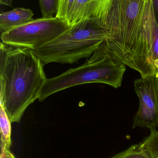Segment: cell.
<instances>
[{"mask_svg": "<svg viewBox=\"0 0 158 158\" xmlns=\"http://www.w3.org/2000/svg\"><path fill=\"white\" fill-rule=\"evenodd\" d=\"M146 0H113L107 31L109 39L100 47L107 56L139 72L142 77H158L155 37L144 22Z\"/></svg>", "mask_w": 158, "mask_h": 158, "instance_id": "obj_1", "label": "cell"}, {"mask_svg": "<svg viewBox=\"0 0 158 158\" xmlns=\"http://www.w3.org/2000/svg\"><path fill=\"white\" fill-rule=\"evenodd\" d=\"M43 63L32 50L0 44V104L11 123H19L27 108L39 98L47 80Z\"/></svg>", "mask_w": 158, "mask_h": 158, "instance_id": "obj_2", "label": "cell"}, {"mask_svg": "<svg viewBox=\"0 0 158 158\" xmlns=\"http://www.w3.org/2000/svg\"><path fill=\"white\" fill-rule=\"evenodd\" d=\"M109 38L106 30L89 20H81L71 25L53 40L32 52L44 64H75L92 56Z\"/></svg>", "mask_w": 158, "mask_h": 158, "instance_id": "obj_3", "label": "cell"}, {"mask_svg": "<svg viewBox=\"0 0 158 158\" xmlns=\"http://www.w3.org/2000/svg\"><path fill=\"white\" fill-rule=\"evenodd\" d=\"M126 69V65L112 60L99 47L82 65L47 79L38 100L42 102L51 95L84 84L99 83L119 88Z\"/></svg>", "mask_w": 158, "mask_h": 158, "instance_id": "obj_4", "label": "cell"}, {"mask_svg": "<svg viewBox=\"0 0 158 158\" xmlns=\"http://www.w3.org/2000/svg\"><path fill=\"white\" fill-rule=\"evenodd\" d=\"M70 27L56 17L41 18L2 33L1 40L7 45L34 51L56 39Z\"/></svg>", "mask_w": 158, "mask_h": 158, "instance_id": "obj_5", "label": "cell"}, {"mask_svg": "<svg viewBox=\"0 0 158 158\" xmlns=\"http://www.w3.org/2000/svg\"><path fill=\"white\" fill-rule=\"evenodd\" d=\"M134 85L139 102L134 118V128H158V77H141L134 81Z\"/></svg>", "mask_w": 158, "mask_h": 158, "instance_id": "obj_6", "label": "cell"}, {"mask_svg": "<svg viewBox=\"0 0 158 158\" xmlns=\"http://www.w3.org/2000/svg\"><path fill=\"white\" fill-rule=\"evenodd\" d=\"M113 2V0H76L69 25L88 20L107 30L108 18Z\"/></svg>", "mask_w": 158, "mask_h": 158, "instance_id": "obj_7", "label": "cell"}, {"mask_svg": "<svg viewBox=\"0 0 158 158\" xmlns=\"http://www.w3.org/2000/svg\"><path fill=\"white\" fill-rule=\"evenodd\" d=\"M33 13L31 9L18 7L0 14L1 34L24 25L32 19Z\"/></svg>", "mask_w": 158, "mask_h": 158, "instance_id": "obj_8", "label": "cell"}, {"mask_svg": "<svg viewBox=\"0 0 158 158\" xmlns=\"http://www.w3.org/2000/svg\"><path fill=\"white\" fill-rule=\"evenodd\" d=\"M11 122L4 107L0 104V131L2 149H9L11 145Z\"/></svg>", "mask_w": 158, "mask_h": 158, "instance_id": "obj_9", "label": "cell"}, {"mask_svg": "<svg viewBox=\"0 0 158 158\" xmlns=\"http://www.w3.org/2000/svg\"><path fill=\"white\" fill-rule=\"evenodd\" d=\"M59 0H39L43 18H53L57 14Z\"/></svg>", "mask_w": 158, "mask_h": 158, "instance_id": "obj_10", "label": "cell"}, {"mask_svg": "<svg viewBox=\"0 0 158 158\" xmlns=\"http://www.w3.org/2000/svg\"><path fill=\"white\" fill-rule=\"evenodd\" d=\"M109 158H150L142 149L140 144L131 146L129 148Z\"/></svg>", "mask_w": 158, "mask_h": 158, "instance_id": "obj_11", "label": "cell"}, {"mask_svg": "<svg viewBox=\"0 0 158 158\" xmlns=\"http://www.w3.org/2000/svg\"><path fill=\"white\" fill-rule=\"evenodd\" d=\"M75 1L76 0H59L58 11L56 17L69 25L70 17Z\"/></svg>", "mask_w": 158, "mask_h": 158, "instance_id": "obj_12", "label": "cell"}, {"mask_svg": "<svg viewBox=\"0 0 158 158\" xmlns=\"http://www.w3.org/2000/svg\"><path fill=\"white\" fill-rule=\"evenodd\" d=\"M152 3L154 18L158 26V0H152Z\"/></svg>", "mask_w": 158, "mask_h": 158, "instance_id": "obj_13", "label": "cell"}, {"mask_svg": "<svg viewBox=\"0 0 158 158\" xmlns=\"http://www.w3.org/2000/svg\"><path fill=\"white\" fill-rule=\"evenodd\" d=\"M1 158H16L9 149H2Z\"/></svg>", "mask_w": 158, "mask_h": 158, "instance_id": "obj_14", "label": "cell"}, {"mask_svg": "<svg viewBox=\"0 0 158 158\" xmlns=\"http://www.w3.org/2000/svg\"><path fill=\"white\" fill-rule=\"evenodd\" d=\"M12 1L13 0H0L1 5L12 6Z\"/></svg>", "mask_w": 158, "mask_h": 158, "instance_id": "obj_15", "label": "cell"}, {"mask_svg": "<svg viewBox=\"0 0 158 158\" xmlns=\"http://www.w3.org/2000/svg\"><path fill=\"white\" fill-rule=\"evenodd\" d=\"M154 65L155 67L156 68L158 69V59L154 61Z\"/></svg>", "mask_w": 158, "mask_h": 158, "instance_id": "obj_16", "label": "cell"}, {"mask_svg": "<svg viewBox=\"0 0 158 158\" xmlns=\"http://www.w3.org/2000/svg\"><path fill=\"white\" fill-rule=\"evenodd\" d=\"M158 158V157H157V158Z\"/></svg>", "mask_w": 158, "mask_h": 158, "instance_id": "obj_17", "label": "cell"}]
</instances>
